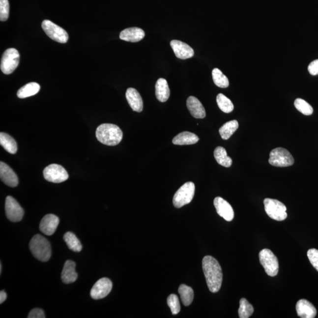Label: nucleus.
I'll return each mask as SVG.
<instances>
[{
	"instance_id": "14",
	"label": "nucleus",
	"mask_w": 318,
	"mask_h": 318,
	"mask_svg": "<svg viewBox=\"0 0 318 318\" xmlns=\"http://www.w3.org/2000/svg\"><path fill=\"white\" fill-rule=\"evenodd\" d=\"M59 223H60V220L57 216L49 214L41 220L40 230L46 235L52 236L57 230Z\"/></svg>"
},
{
	"instance_id": "27",
	"label": "nucleus",
	"mask_w": 318,
	"mask_h": 318,
	"mask_svg": "<svg viewBox=\"0 0 318 318\" xmlns=\"http://www.w3.org/2000/svg\"><path fill=\"white\" fill-rule=\"evenodd\" d=\"M239 127L238 121L231 120L224 124L219 129V133L224 140H228L232 136Z\"/></svg>"
},
{
	"instance_id": "21",
	"label": "nucleus",
	"mask_w": 318,
	"mask_h": 318,
	"mask_svg": "<svg viewBox=\"0 0 318 318\" xmlns=\"http://www.w3.org/2000/svg\"><path fill=\"white\" fill-rule=\"evenodd\" d=\"M78 274L76 272L75 262L70 260H67L61 273L62 281L65 284H69L76 282Z\"/></svg>"
},
{
	"instance_id": "22",
	"label": "nucleus",
	"mask_w": 318,
	"mask_h": 318,
	"mask_svg": "<svg viewBox=\"0 0 318 318\" xmlns=\"http://www.w3.org/2000/svg\"><path fill=\"white\" fill-rule=\"evenodd\" d=\"M156 96L160 102H165L170 96V89L166 80L160 78L157 80L155 86Z\"/></svg>"
},
{
	"instance_id": "32",
	"label": "nucleus",
	"mask_w": 318,
	"mask_h": 318,
	"mask_svg": "<svg viewBox=\"0 0 318 318\" xmlns=\"http://www.w3.org/2000/svg\"><path fill=\"white\" fill-rule=\"evenodd\" d=\"M238 310L239 317L240 318H248L254 312V307L245 298L240 299Z\"/></svg>"
},
{
	"instance_id": "2",
	"label": "nucleus",
	"mask_w": 318,
	"mask_h": 318,
	"mask_svg": "<svg viewBox=\"0 0 318 318\" xmlns=\"http://www.w3.org/2000/svg\"><path fill=\"white\" fill-rule=\"evenodd\" d=\"M96 135L100 143L112 146L120 144L123 138L122 131L114 124H101L97 128Z\"/></svg>"
},
{
	"instance_id": "9",
	"label": "nucleus",
	"mask_w": 318,
	"mask_h": 318,
	"mask_svg": "<svg viewBox=\"0 0 318 318\" xmlns=\"http://www.w3.org/2000/svg\"><path fill=\"white\" fill-rule=\"evenodd\" d=\"M41 27L44 32L53 40L60 43H66L68 40V34L66 31L60 26L56 25L51 21L44 20Z\"/></svg>"
},
{
	"instance_id": "30",
	"label": "nucleus",
	"mask_w": 318,
	"mask_h": 318,
	"mask_svg": "<svg viewBox=\"0 0 318 318\" xmlns=\"http://www.w3.org/2000/svg\"><path fill=\"white\" fill-rule=\"evenodd\" d=\"M216 102L220 109L223 112L226 114H230L232 112L234 109V106L232 102L227 97H226L224 94L220 93L217 96Z\"/></svg>"
},
{
	"instance_id": "3",
	"label": "nucleus",
	"mask_w": 318,
	"mask_h": 318,
	"mask_svg": "<svg viewBox=\"0 0 318 318\" xmlns=\"http://www.w3.org/2000/svg\"><path fill=\"white\" fill-rule=\"evenodd\" d=\"M29 249L34 257L41 261H48L52 255L51 246L45 237L36 234L29 242Z\"/></svg>"
},
{
	"instance_id": "24",
	"label": "nucleus",
	"mask_w": 318,
	"mask_h": 318,
	"mask_svg": "<svg viewBox=\"0 0 318 318\" xmlns=\"http://www.w3.org/2000/svg\"><path fill=\"white\" fill-rule=\"evenodd\" d=\"M40 90V86L37 83L31 82L24 86L18 91L17 95L20 99H25V98L34 96L37 94Z\"/></svg>"
},
{
	"instance_id": "28",
	"label": "nucleus",
	"mask_w": 318,
	"mask_h": 318,
	"mask_svg": "<svg viewBox=\"0 0 318 318\" xmlns=\"http://www.w3.org/2000/svg\"><path fill=\"white\" fill-rule=\"evenodd\" d=\"M63 238L70 250L75 252H79L82 250L81 242L73 233L68 231L64 234Z\"/></svg>"
},
{
	"instance_id": "37",
	"label": "nucleus",
	"mask_w": 318,
	"mask_h": 318,
	"mask_svg": "<svg viewBox=\"0 0 318 318\" xmlns=\"http://www.w3.org/2000/svg\"><path fill=\"white\" fill-rule=\"evenodd\" d=\"M28 318H46L44 311L40 308H35L30 311Z\"/></svg>"
},
{
	"instance_id": "8",
	"label": "nucleus",
	"mask_w": 318,
	"mask_h": 318,
	"mask_svg": "<svg viewBox=\"0 0 318 318\" xmlns=\"http://www.w3.org/2000/svg\"><path fill=\"white\" fill-rule=\"evenodd\" d=\"M20 54L15 49L6 50L1 61V70L5 74H10L16 69L20 62Z\"/></svg>"
},
{
	"instance_id": "39",
	"label": "nucleus",
	"mask_w": 318,
	"mask_h": 318,
	"mask_svg": "<svg viewBox=\"0 0 318 318\" xmlns=\"http://www.w3.org/2000/svg\"><path fill=\"white\" fill-rule=\"evenodd\" d=\"M7 293L5 292L4 290H1L0 292V304H2L4 302L6 299H7Z\"/></svg>"
},
{
	"instance_id": "18",
	"label": "nucleus",
	"mask_w": 318,
	"mask_h": 318,
	"mask_svg": "<svg viewBox=\"0 0 318 318\" xmlns=\"http://www.w3.org/2000/svg\"><path fill=\"white\" fill-rule=\"evenodd\" d=\"M126 97L128 103L133 111L141 112L144 109V102L141 94L135 88H129L126 93Z\"/></svg>"
},
{
	"instance_id": "12",
	"label": "nucleus",
	"mask_w": 318,
	"mask_h": 318,
	"mask_svg": "<svg viewBox=\"0 0 318 318\" xmlns=\"http://www.w3.org/2000/svg\"><path fill=\"white\" fill-rule=\"evenodd\" d=\"M112 287V282L109 279L103 278L99 279L91 288V298L96 300L105 298L111 292Z\"/></svg>"
},
{
	"instance_id": "29",
	"label": "nucleus",
	"mask_w": 318,
	"mask_h": 318,
	"mask_svg": "<svg viewBox=\"0 0 318 318\" xmlns=\"http://www.w3.org/2000/svg\"><path fill=\"white\" fill-rule=\"evenodd\" d=\"M179 293L184 305L188 307L192 304L194 298V293L192 288L186 285H181L179 288Z\"/></svg>"
},
{
	"instance_id": "25",
	"label": "nucleus",
	"mask_w": 318,
	"mask_h": 318,
	"mask_svg": "<svg viewBox=\"0 0 318 318\" xmlns=\"http://www.w3.org/2000/svg\"><path fill=\"white\" fill-rule=\"evenodd\" d=\"M0 144L4 149L12 154L17 151V145L16 141L8 134L1 132L0 133Z\"/></svg>"
},
{
	"instance_id": "10",
	"label": "nucleus",
	"mask_w": 318,
	"mask_h": 318,
	"mask_svg": "<svg viewBox=\"0 0 318 318\" xmlns=\"http://www.w3.org/2000/svg\"><path fill=\"white\" fill-rule=\"evenodd\" d=\"M43 175L46 180L55 183L63 182L69 177L63 166L57 164L47 166L44 169Z\"/></svg>"
},
{
	"instance_id": "31",
	"label": "nucleus",
	"mask_w": 318,
	"mask_h": 318,
	"mask_svg": "<svg viewBox=\"0 0 318 318\" xmlns=\"http://www.w3.org/2000/svg\"><path fill=\"white\" fill-rule=\"evenodd\" d=\"M213 80L219 87L227 88L230 85L228 77L218 68H215L212 71Z\"/></svg>"
},
{
	"instance_id": "5",
	"label": "nucleus",
	"mask_w": 318,
	"mask_h": 318,
	"mask_svg": "<svg viewBox=\"0 0 318 318\" xmlns=\"http://www.w3.org/2000/svg\"><path fill=\"white\" fill-rule=\"evenodd\" d=\"M195 192V184L191 182L185 183L175 193L173 203L175 207L180 208L192 202Z\"/></svg>"
},
{
	"instance_id": "15",
	"label": "nucleus",
	"mask_w": 318,
	"mask_h": 318,
	"mask_svg": "<svg viewBox=\"0 0 318 318\" xmlns=\"http://www.w3.org/2000/svg\"><path fill=\"white\" fill-rule=\"evenodd\" d=\"M0 178L3 183L11 188H15L19 185V179L17 174L10 166L5 163H0Z\"/></svg>"
},
{
	"instance_id": "20",
	"label": "nucleus",
	"mask_w": 318,
	"mask_h": 318,
	"mask_svg": "<svg viewBox=\"0 0 318 318\" xmlns=\"http://www.w3.org/2000/svg\"><path fill=\"white\" fill-rule=\"evenodd\" d=\"M145 37V32L142 29L138 28H128L120 32L121 40L128 42H138Z\"/></svg>"
},
{
	"instance_id": "34",
	"label": "nucleus",
	"mask_w": 318,
	"mask_h": 318,
	"mask_svg": "<svg viewBox=\"0 0 318 318\" xmlns=\"http://www.w3.org/2000/svg\"><path fill=\"white\" fill-rule=\"evenodd\" d=\"M168 305L171 308L172 313L173 315H177L179 313L180 311V305L179 298L177 295L174 294H171L168 296Z\"/></svg>"
},
{
	"instance_id": "13",
	"label": "nucleus",
	"mask_w": 318,
	"mask_h": 318,
	"mask_svg": "<svg viewBox=\"0 0 318 318\" xmlns=\"http://www.w3.org/2000/svg\"><path fill=\"white\" fill-rule=\"evenodd\" d=\"M214 206L220 216L228 222L232 221L234 218V211L227 201L221 197H216L214 200Z\"/></svg>"
},
{
	"instance_id": "17",
	"label": "nucleus",
	"mask_w": 318,
	"mask_h": 318,
	"mask_svg": "<svg viewBox=\"0 0 318 318\" xmlns=\"http://www.w3.org/2000/svg\"><path fill=\"white\" fill-rule=\"evenodd\" d=\"M296 310L300 318H314L317 316L316 308L306 299H301L297 302Z\"/></svg>"
},
{
	"instance_id": "40",
	"label": "nucleus",
	"mask_w": 318,
	"mask_h": 318,
	"mask_svg": "<svg viewBox=\"0 0 318 318\" xmlns=\"http://www.w3.org/2000/svg\"><path fill=\"white\" fill-rule=\"evenodd\" d=\"M2 272V264L1 263V264H0V273H1Z\"/></svg>"
},
{
	"instance_id": "16",
	"label": "nucleus",
	"mask_w": 318,
	"mask_h": 318,
	"mask_svg": "<svg viewBox=\"0 0 318 318\" xmlns=\"http://www.w3.org/2000/svg\"><path fill=\"white\" fill-rule=\"evenodd\" d=\"M171 46L177 58L185 60L194 56V50L188 44L176 40L171 41Z\"/></svg>"
},
{
	"instance_id": "35",
	"label": "nucleus",
	"mask_w": 318,
	"mask_h": 318,
	"mask_svg": "<svg viewBox=\"0 0 318 318\" xmlns=\"http://www.w3.org/2000/svg\"><path fill=\"white\" fill-rule=\"evenodd\" d=\"M10 12L8 0H0V20L5 22L7 20Z\"/></svg>"
},
{
	"instance_id": "6",
	"label": "nucleus",
	"mask_w": 318,
	"mask_h": 318,
	"mask_svg": "<svg viewBox=\"0 0 318 318\" xmlns=\"http://www.w3.org/2000/svg\"><path fill=\"white\" fill-rule=\"evenodd\" d=\"M260 262L267 275L273 277L278 275L279 262L278 258L268 249H264L259 254Z\"/></svg>"
},
{
	"instance_id": "1",
	"label": "nucleus",
	"mask_w": 318,
	"mask_h": 318,
	"mask_svg": "<svg viewBox=\"0 0 318 318\" xmlns=\"http://www.w3.org/2000/svg\"><path fill=\"white\" fill-rule=\"evenodd\" d=\"M202 267L209 290L212 293L218 292L223 280L222 270L218 261L211 256H206L202 260Z\"/></svg>"
},
{
	"instance_id": "7",
	"label": "nucleus",
	"mask_w": 318,
	"mask_h": 318,
	"mask_svg": "<svg viewBox=\"0 0 318 318\" xmlns=\"http://www.w3.org/2000/svg\"><path fill=\"white\" fill-rule=\"evenodd\" d=\"M269 162L276 167H288L294 163V159L289 151L282 147L273 149L270 153Z\"/></svg>"
},
{
	"instance_id": "38",
	"label": "nucleus",
	"mask_w": 318,
	"mask_h": 318,
	"mask_svg": "<svg viewBox=\"0 0 318 318\" xmlns=\"http://www.w3.org/2000/svg\"><path fill=\"white\" fill-rule=\"evenodd\" d=\"M308 69L311 75H318V60L311 62L309 65Z\"/></svg>"
},
{
	"instance_id": "26",
	"label": "nucleus",
	"mask_w": 318,
	"mask_h": 318,
	"mask_svg": "<svg viewBox=\"0 0 318 318\" xmlns=\"http://www.w3.org/2000/svg\"><path fill=\"white\" fill-rule=\"evenodd\" d=\"M214 156L220 165L230 168L232 164V160L227 154L225 148L221 146L216 147L214 151Z\"/></svg>"
},
{
	"instance_id": "19",
	"label": "nucleus",
	"mask_w": 318,
	"mask_h": 318,
	"mask_svg": "<svg viewBox=\"0 0 318 318\" xmlns=\"http://www.w3.org/2000/svg\"><path fill=\"white\" fill-rule=\"evenodd\" d=\"M187 107L192 116L196 118H203L206 117V111L202 104L197 98L190 96L187 100Z\"/></svg>"
},
{
	"instance_id": "11",
	"label": "nucleus",
	"mask_w": 318,
	"mask_h": 318,
	"mask_svg": "<svg viewBox=\"0 0 318 318\" xmlns=\"http://www.w3.org/2000/svg\"><path fill=\"white\" fill-rule=\"evenodd\" d=\"M5 209L6 216L10 221L18 222L22 221L25 212L16 199L12 196H9L6 198Z\"/></svg>"
},
{
	"instance_id": "33",
	"label": "nucleus",
	"mask_w": 318,
	"mask_h": 318,
	"mask_svg": "<svg viewBox=\"0 0 318 318\" xmlns=\"http://www.w3.org/2000/svg\"><path fill=\"white\" fill-rule=\"evenodd\" d=\"M295 108L298 111L306 116H310L313 114L314 110L312 106L302 99H297L294 103Z\"/></svg>"
},
{
	"instance_id": "36",
	"label": "nucleus",
	"mask_w": 318,
	"mask_h": 318,
	"mask_svg": "<svg viewBox=\"0 0 318 318\" xmlns=\"http://www.w3.org/2000/svg\"><path fill=\"white\" fill-rule=\"evenodd\" d=\"M307 255L311 263L318 272V250L316 249H311L308 251Z\"/></svg>"
},
{
	"instance_id": "4",
	"label": "nucleus",
	"mask_w": 318,
	"mask_h": 318,
	"mask_svg": "<svg viewBox=\"0 0 318 318\" xmlns=\"http://www.w3.org/2000/svg\"><path fill=\"white\" fill-rule=\"evenodd\" d=\"M263 203L264 210L270 218L277 221H284L287 218V207L280 201L266 198Z\"/></svg>"
},
{
	"instance_id": "23",
	"label": "nucleus",
	"mask_w": 318,
	"mask_h": 318,
	"mask_svg": "<svg viewBox=\"0 0 318 318\" xmlns=\"http://www.w3.org/2000/svg\"><path fill=\"white\" fill-rule=\"evenodd\" d=\"M199 141V138L195 134L189 132H184L175 136L172 142L174 145H182L195 144Z\"/></svg>"
}]
</instances>
